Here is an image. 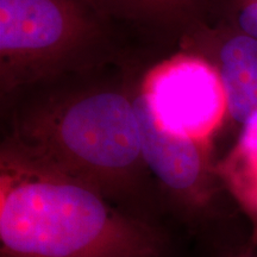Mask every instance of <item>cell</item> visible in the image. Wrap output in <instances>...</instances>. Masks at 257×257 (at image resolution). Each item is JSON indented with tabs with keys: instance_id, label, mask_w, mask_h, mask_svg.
<instances>
[{
	"instance_id": "3957f363",
	"label": "cell",
	"mask_w": 257,
	"mask_h": 257,
	"mask_svg": "<svg viewBox=\"0 0 257 257\" xmlns=\"http://www.w3.org/2000/svg\"><path fill=\"white\" fill-rule=\"evenodd\" d=\"M155 66L93 0H0V98L38 80Z\"/></svg>"
},
{
	"instance_id": "ba28073f",
	"label": "cell",
	"mask_w": 257,
	"mask_h": 257,
	"mask_svg": "<svg viewBox=\"0 0 257 257\" xmlns=\"http://www.w3.org/2000/svg\"><path fill=\"white\" fill-rule=\"evenodd\" d=\"M210 15L211 21L257 38V0H210Z\"/></svg>"
},
{
	"instance_id": "6da1fadb",
	"label": "cell",
	"mask_w": 257,
	"mask_h": 257,
	"mask_svg": "<svg viewBox=\"0 0 257 257\" xmlns=\"http://www.w3.org/2000/svg\"><path fill=\"white\" fill-rule=\"evenodd\" d=\"M152 66H108L42 79L0 98L2 141L85 182L141 219L167 227L146 165L136 111Z\"/></svg>"
},
{
	"instance_id": "277c9868",
	"label": "cell",
	"mask_w": 257,
	"mask_h": 257,
	"mask_svg": "<svg viewBox=\"0 0 257 257\" xmlns=\"http://www.w3.org/2000/svg\"><path fill=\"white\" fill-rule=\"evenodd\" d=\"M144 74L135 95L144 161L159 191L165 219L195 233L212 219L218 193L225 187L212 160V143L162 124L143 91Z\"/></svg>"
},
{
	"instance_id": "52a82bcc",
	"label": "cell",
	"mask_w": 257,
	"mask_h": 257,
	"mask_svg": "<svg viewBox=\"0 0 257 257\" xmlns=\"http://www.w3.org/2000/svg\"><path fill=\"white\" fill-rule=\"evenodd\" d=\"M155 62L179 53L189 32L211 21L210 0H93Z\"/></svg>"
},
{
	"instance_id": "9c48e42d",
	"label": "cell",
	"mask_w": 257,
	"mask_h": 257,
	"mask_svg": "<svg viewBox=\"0 0 257 257\" xmlns=\"http://www.w3.org/2000/svg\"><path fill=\"white\" fill-rule=\"evenodd\" d=\"M230 257H257V249L255 245H251L249 246V248L240 250L239 252L234 253V255Z\"/></svg>"
},
{
	"instance_id": "5b68a950",
	"label": "cell",
	"mask_w": 257,
	"mask_h": 257,
	"mask_svg": "<svg viewBox=\"0 0 257 257\" xmlns=\"http://www.w3.org/2000/svg\"><path fill=\"white\" fill-rule=\"evenodd\" d=\"M142 86L159 119L175 133L212 143L226 121L219 78L200 57L178 53L161 61L144 74Z\"/></svg>"
},
{
	"instance_id": "8992f818",
	"label": "cell",
	"mask_w": 257,
	"mask_h": 257,
	"mask_svg": "<svg viewBox=\"0 0 257 257\" xmlns=\"http://www.w3.org/2000/svg\"><path fill=\"white\" fill-rule=\"evenodd\" d=\"M179 53L200 57L214 69L224 92L226 121L240 130L257 112V38L211 21L189 32Z\"/></svg>"
},
{
	"instance_id": "7a4b0ae2",
	"label": "cell",
	"mask_w": 257,
	"mask_h": 257,
	"mask_svg": "<svg viewBox=\"0 0 257 257\" xmlns=\"http://www.w3.org/2000/svg\"><path fill=\"white\" fill-rule=\"evenodd\" d=\"M174 249L169 229L0 144V257H173Z\"/></svg>"
}]
</instances>
